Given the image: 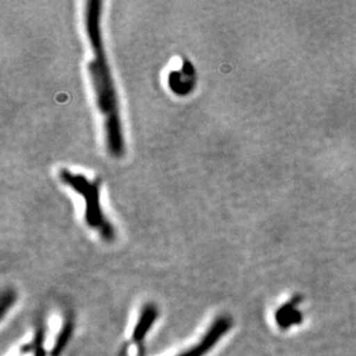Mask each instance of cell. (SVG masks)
Listing matches in <instances>:
<instances>
[{"label":"cell","mask_w":356,"mask_h":356,"mask_svg":"<svg viewBox=\"0 0 356 356\" xmlns=\"http://www.w3.org/2000/svg\"><path fill=\"white\" fill-rule=\"evenodd\" d=\"M102 7L101 0H88L84 5V27L92 52L88 72L94 88L96 104L103 117L106 149L113 159H121L124 155V131L118 95L105 54L101 28Z\"/></svg>","instance_id":"cell-1"},{"label":"cell","mask_w":356,"mask_h":356,"mask_svg":"<svg viewBox=\"0 0 356 356\" xmlns=\"http://www.w3.org/2000/svg\"><path fill=\"white\" fill-rule=\"evenodd\" d=\"M59 178L65 185L71 187L73 191L80 194L86 201V212L84 219L90 229L99 233L102 238L108 241L115 238V229L108 222L104 216L99 202V184L91 181L86 175L73 173L67 168H61Z\"/></svg>","instance_id":"cell-2"},{"label":"cell","mask_w":356,"mask_h":356,"mask_svg":"<svg viewBox=\"0 0 356 356\" xmlns=\"http://www.w3.org/2000/svg\"><path fill=\"white\" fill-rule=\"evenodd\" d=\"M229 329V319H217L215 324L211 325V327L207 331L205 336L202 338L201 341L197 345L178 356H204L209 350L216 346V343H218V340L227 332Z\"/></svg>","instance_id":"cell-3"},{"label":"cell","mask_w":356,"mask_h":356,"mask_svg":"<svg viewBox=\"0 0 356 356\" xmlns=\"http://www.w3.org/2000/svg\"><path fill=\"white\" fill-rule=\"evenodd\" d=\"M193 81L195 82V70L189 63L184 64L180 71L172 72L168 78L170 87L177 94H187V91L193 87Z\"/></svg>","instance_id":"cell-4"},{"label":"cell","mask_w":356,"mask_h":356,"mask_svg":"<svg viewBox=\"0 0 356 356\" xmlns=\"http://www.w3.org/2000/svg\"><path fill=\"white\" fill-rule=\"evenodd\" d=\"M157 317H159V309L154 305H147L145 309L142 310L140 318L135 325L134 331H133V340L136 343H140L145 339V337L148 334Z\"/></svg>","instance_id":"cell-5"},{"label":"cell","mask_w":356,"mask_h":356,"mask_svg":"<svg viewBox=\"0 0 356 356\" xmlns=\"http://www.w3.org/2000/svg\"><path fill=\"white\" fill-rule=\"evenodd\" d=\"M72 331H73V325H72L71 323L66 324L64 326V329L61 330L60 334L58 336L57 341L54 343L52 356L60 355L61 352L64 350L65 347H66L68 341L71 339Z\"/></svg>","instance_id":"cell-6"},{"label":"cell","mask_w":356,"mask_h":356,"mask_svg":"<svg viewBox=\"0 0 356 356\" xmlns=\"http://www.w3.org/2000/svg\"><path fill=\"white\" fill-rule=\"evenodd\" d=\"M14 293L8 292L3 293V300H1V314L5 315L6 314L7 308H10V305H13L14 298H15Z\"/></svg>","instance_id":"cell-7"}]
</instances>
